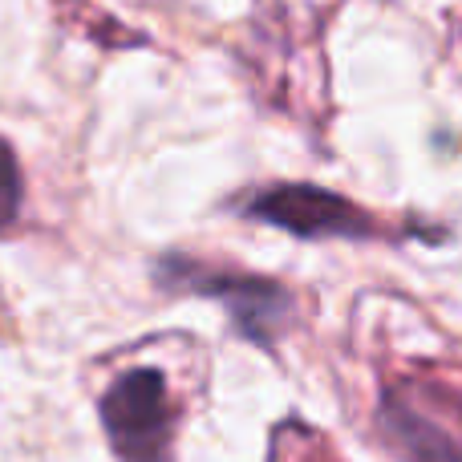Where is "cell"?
Here are the masks:
<instances>
[{
    "mask_svg": "<svg viewBox=\"0 0 462 462\" xmlns=\"http://www.w3.org/2000/svg\"><path fill=\"white\" fill-rule=\"evenodd\" d=\"M247 219L272 224L296 239H374L377 219L353 199L317 183H276L244 199Z\"/></svg>",
    "mask_w": 462,
    "mask_h": 462,
    "instance_id": "3",
    "label": "cell"
},
{
    "mask_svg": "<svg viewBox=\"0 0 462 462\" xmlns=\"http://www.w3.org/2000/svg\"><path fill=\"white\" fill-rule=\"evenodd\" d=\"M151 276L171 296H199V300L224 304L236 333L260 349H272L276 337L288 333L296 317L292 292L268 276H255V272L219 268V263L167 252L151 263Z\"/></svg>",
    "mask_w": 462,
    "mask_h": 462,
    "instance_id": "1",
    "label": "cell"
},
{
    "mask_svg": "<svg viewBox=\"0 0 462 462\" xmlns=\"http://www.w3.org/2000/svg\"><path fill=\"white\" fill-rule=\"evenodd\" d=\"M21 203H24V175H21V162H16L13 146L0 138V231H8L21 216Z\"/></svg>",
    "mask_w": 462,
    "mask_h": 462,
    "instance_id": "5",
    "label": "cell"
},
{
    "mask_svg": "<svg viewBox=\"0 0 462 462\" xmlns=\"http://www.w3.org/2000/svg\"><path fill=\"white\" fill-rule=\"evenodd\" d=\"M382 426L410 462H462V442L450 439L442 426H434L430 418H422L410 402L385 398L382 402Z\"/></svg>",
    "mask_w": 462,
    "mask_h": 462,
    "instance_id": "4",
    "label": "cell"
},
{
    "mask_svg": "<svg viewBox=\"0 0 462 462\" xmlns=\"http://www.w3.org/2000/svg\"><path fill=\"white\" fill-rule=\"evenodd\" d=\"M97 418L118 462H171L179 414L162 369L138 365L118 374L97 398Z\"/></svg>",
    "mask_w": 462,
    "mask_h": 462,
    "instance_id": "2",
    "label": "cell"
}]
</instances>
